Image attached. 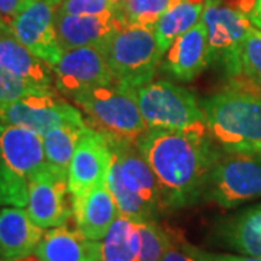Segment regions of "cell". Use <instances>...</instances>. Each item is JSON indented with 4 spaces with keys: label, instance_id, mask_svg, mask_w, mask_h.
Listing matches in <instances>:
<instances>
[{
    "label": "cell",
    "instance_id": "cell-3",
    "mask_svg": "<svg viewBox=\"0 0 261 261\" xmlns=\"http://www.w3.org/2000/svg\"><path fill=\"white\" fill-rule=\"evenodd\" d=\"M108 141L112 148V163L106 183L119 214L138 222L154 221L164 211L161 189L154 171L135 141L122 138H108Z\"/></svg>",
    "mask_w": 261,
    "mask_h": 261
},
{
    "label": "cell",
    "instance_id": "cell-15",
    "mask_svg": "<svg viewBox=\"0 0 261 261\" xmlns=\"http://www.w3.org/2000/svg\"><path fill=\"white\" fill-rule=\"evenodd\" d=\"M211 63L206 27L200 20L171 44L160 67L178 82H192Z\"/></svg>",
    "mask_w": 261,
    "mask_h": 261
},
{
    "label": "cell",
    "instance_id": "cell-19",
    "mask_svg": "<svg viewBox=\"0 0 261 261\" xmlns=\"http://www.w3.org/2000/svg\"><path fill=\"white\" fill-rule=\"evenodd\" d=\"M35 255L41 261H102V241L61 225L44 232Z\"/></svg>",
    "mask_w": 261,
    "mask_h": 261
},
{
    "label": "cell",
    "instance_id": "cell-23",
    "mask_svg": "<svg viewBox=\"0 0 261 261\" xmlns=\"http://www.w3.org/2000/svg\"><path fill=\"white\" fill-rule=\"evenodd\" d=\"M222 240L237 251L261 258V205L228 221L222 226Z\"/></svg>",
    "mask_w": 261,
    "mask_h": 261
},
{
    "label": "cell",
    "instance_id": "cell-12",
    "mask_svg": "<svg viewBox=\"0 0 261 261\" xmlns=\"http://www.w3.org/2000/svg\"><path fill=\"white\" fill-rule=\"evenodd\" d=\"M54 83L60 93L70 96L116 82L99 47H80L64 51L53 67Z\"/></svg>",
    "mask_w": 261,
    "mask_h": 261
},
{
    "label": "cell",
    "instance_id": "cell-24",
    "mask_svg": "<svg viewBox=\"0 0 261 261\" xmlns=\"http://www.w3.org/2000/svg\"><path fill=\"white\" fill-rule=\"evenodd\" d=\"M87 128H89L87 123L64 125V126L49 130L42 137L45 164L49 170H53L54 173L63 177H67L68 167L74 155L75 148Z\"/></svg>",
    "mask_w": 261,
    "mask_h": 261
},
{
    "label": "cell",
    "instance_id": "cell-16",
    "mask_svg": "<svg viewBox=\"0 0 261 261\" xmlns=\"http://www.w3.org/2000/svg\"><path fill=\"white\" fill-rule=\"evenodd\" d=\"M119 215L118 205L106 181L82 195L73 196L75 228L89 240L102 241Z\"/></svg>",
    "mask_w": 261,
    "mask_h": 261
},
{
    "label": "cell",
    "instance_id": "cell-11",
    "mask_svg": "<svg viewBox=\"0 0 261 261\" xmlns=\"http://www.w3.org/2000/svg\"><path fill=\"white\" fill-rule=\"evenodd\" d=\"M0 123L16 125L39 135L64 125H84L82 113L57 94L31 96L16 102L0 103Z\"/></svg>",
    "mask_w": 261,
    "mask_h": 261
},
{
    "label": "cell",
    "instance_id": "cell-5",
    "mask_svg": "<svg viewBox=\"0 0 261 261\" xmlns=\"http://www.w3.org/2000/svg\"><path fill=\"white\" fill-rule=\"evenodd\" d=\"M73 100L89 115L94 129L108 138L135 141L147 130L137 90L132 87L113 82L75 94Z\"/></svg>",
    "mask_w": 261,
    "mask_h": 261
},
{
    "label": "cell",
    "instance_id": "cell-34",
    "mask_svg": "<svg viewBox=\"0 0 261 261\" xmlns=\"http://www.w3.org/2000/svg\"><path fill=\"white\" fill-rule=\"evenodd\" d=\"M8 28H10V27L8 25V23H6V22H5V20H3V18L0 16V31H3V29H8Z\"/></svg>",
    "mask_w": 261,
    "mask_h": 261
},
{
    "label": "cell",
    "instance_id": "cell-33",
    "mask_svg": "<svg viewBox=\"0 0 261 261\" xmlns=\"http://www.w3.org/2000/svg\"><path fill=\"white\" fill-rule=\"evenodd\" d=\"M160 261H199L196 260L193 255H190L185 248H177L174 244L167 250V252L163 255V258Z\"/></svg>",
    "mask_w": 261,
    "mask_h": 261
},
{
    "label": "cell",
    "instance_id": "cell-4",
    "mask_svg": "<svg viewBox=\"0 0 261 261\" xmlns=\"http://www.w3.org/2000/svg\"><path fill=\"white\" fill-rule=\"evenodd\" d=\"M44 167L42 135L0 123V205L27 207L29 185Z\"/></svg>",
    "mask_w": 261,
    "mask_h": 261
},
{
    "label": "cell",
    "instance_id": "cell-1",
    "mask_svg": "<svg viewBox=\"0 0 261 261\" xmlns=\"http://www.w3.org/2000/svg\"><path fill=\"white\" fill-rule=\"evenodd\" d=\"M135 144L159 180L164 209L197 202L205 193L211 170L222 157L206 126L192 130L147 128Z\"/></svg>",
    "mask_w": 261,
    "mask_h": 261
},
{
    "label": "cell",
    "instance_id": "cell-26",
    "mask_svg": "<svg viewBox=\"0 0 261 261\" xmlns=\"http://www.w3.org/2000/svg\"><path fill=\"white\" fill-rule=\"evenodd\" d=\"M141 237L140 261H160L173 245V238L155 221L138 222Z\"/></svg>",
    "mask_w": 261,
    "mask_h": 261
},
{
    "label": "cell",
    "instance_id": "cell-21",
    "mask_svg": "<svg viewBox=\"0 0 261 261\" xmlns=\"http://www.w3.org/2000/svg\"><path fill=\"white\" fill-rule=\"evenodd\" d=\"M203 9L205 2L202 0H174L154 28L157 45L163 56L178 37L202 20Z\"/></svg>",
    "mask_w": 261,
    "mask_h": 261
},
{
    "label": "cell",
    "instance_id": "cell-8",
    "mask_svg": "<svg viewBox=\"0 0 261 261\" xmlns=\"http://www.w3.org/2000/svg\"><path fill=\"white\" fill-rule=\"evenodd\" d=\"M211 64H218L231 80L241 79V53L244 42L251 29V22L241 10L225 6L216 0H205L202 13Z\"/></svg>",
    "mask_w": 261,
    "mask_h": 261
},
{
    "label": "cell",
    "instance_id": "cell-25",
    "mask_svg": "<svg viewBox=\"0 0 261 261\" xmlns=\"http://www.w3.org/2000/svg\"><path fill=\"white\" fill-rule=\"evenodd\" d=\"M174 0H119L113 3V15L122 27H140L154 31L160 18Z\"/></svg>",
    "mask_w": 261,
    "mask_h": 261
},
{
    "label": "cell",
    "instance_id": "cell-37",
    "mask_svg": "<svg viewBox=\"0 0 261 261\" xmlns=\"http://www.w3.org/2000/svg\"><path fill=\"white\" fill-rule=\"evenodd\" d=\"M116 2H119V0H113V3H116Z\"/></svg>",
    "mask_w": 261,
    "mask_h": 261
},
{
    "label": "cell",
    "instance_id": "cell-2",
    "mask_svg": "<svg viewBox=\"0 0 261 261\" xmlns=\"http://www.w3.org/2000/svg\"><path fill=\"white\" fill-rule=\"evenodd\" d=\"M206 128L226 152L261 151V87L237 80L224 92L200 100Z\"/></svg>",
    "mask_w": 261,
    "mask_h": 261
},
{
    "label": "cell",
    "instance_id": "cell-39",
    "mask_svg": "<svg viewBox=\"0 0 261 261\" xmlns=\"http://www.w3.org/2000/svg\"><path fill=\"white\" fill-rule=\"evenodd\" d=\"M260 155H261V151H260Z\"/></svg>",
    "mask_w": 261,
    "mask_h": 261
},
{
    "label": "cell",
    "instance_id": "cell-22",
    "mask_svg": "<svg viewBox=\"0 0 261 261\" xmlns=\"http://www.w3.org/2000/svg\"><path fill=\"white\" fill-rule=\"evenodd\" d=\"M138 221L119 215L102 240V261H140Z\"/></svg>",
    "mask_w": 261,
    "mask_h": 261
},
{
    "label": "cell",
    "instance_id": "cell-20",
    "mask_svg": "<svg viewBox=\"0 0 261 261\" xmlns=\"http://www.w3.org/2000/svg\"><path fill=\"white\" fill-rule=\"evenodd\" d=\"M0 68L45 90H54L53 68L22 45L10 28L0 31Z\"/></svg>",
    "mask_w": 261,
    "mask_h": 261
},
{
    "label": "cell",
    "instance_id": "cell-36",
    "mask_svg": "<svg viewBox=\"0 0 261 261\" xmlns=\"http://www.w3.org/2000/svg\"><path fill=\"white\" fill-rule=\"evenodd\" d=\"M49 2H53V3L56 5L57 8H58V5H60V2H61V0H49Z\"/></svg>",
    "mask_w": 261,
    "mask_h": 261
},
{
    "label": "cell",
    "instance_id": "cell-14",
    "mask_svg": "<svg viewBox=\"0 0 261 261\" xmlns=\"http://www.w3.org/2000/svg\"><path fill=\"white\" fill-rule=\"evenodd\" d=\"M112 148L108 138L94 128H87L71 159L67 183L70 193L79 196L108 180Z\"/></svg>",
    "mask_w": 261,
    "mask_h": 261
},
{
    "label": "cell",
    "instance_id": "cell-28",
    "mask_svg": "<svg viewBox=\"0 0 261 261\" xmlns=\"http://www.w3.org/2000/svg\"><path fill=\"white\" fill-rule=\"evenodd\" d=\"M54 93H56L54 90H45L37 87L0 68V103L16 102L31 96H45V94Z\"/></svg>",
    "mask_w": 261,
    "mask_h": 261
},
{
    "label": "cell",
    "instance_id": "cell-6",
    "mask_svg": "<svg viewBox=\"0 0 261 261\" xmlns=\"http://www.w3.org/2000/svg\"><path fill=\"white\" fill-rule=\"evenodd\" d=\"M99 48L113 79L135 90L152 82L163 60L154 31L140 27H121Z\"/></svg>",
    "mask_w": 261,
    "mask_h": 261
},
{
    "label": "cell",
    "instance_id": "cell-9",
    "mask_svg": "<svg viewBox=\"0 0 261 261\" xmlns=\"http://www.w3.org/2000/svg\"><path fill=\"white\" fill-rule=\"evenodd\" d=\"M203 196L222 207L261 197V159L248 152L222 155L209 173Z\"/></svg>",
    "mask_w": 261,
    "mask_h": 261
},
{
    "label": "cell",
    "instance_id": "cell-17",
    "mask_svg": "<svg viewBox=\"0 0 261 261\" xmlns=\"http://www.w3.org/2000/svg\"><path fill=\"white\" fill-rule=\"evenodd\" d=\"M121 22L111 13L105 15H61L56 12L58 44L64 51L80 47H100Z\"/></svg>",
    "mask_w": 261,
    "mask_h": 261
},
{
    "label": "cell",
    "instance_id": "cell-18",
    "mask_svg": "<svg viewBox=\"0 0 261 261\" xmlns=\"http://www.w3.org/2000/svg\"><path fill=\"white\" fill-rule=\"evenodd\" d=\"M44 229L32 222L27 209L8 206L0 211V258L18 261L34 255Z\"/></svg>",
    "mask_w": 261,
    "mask_h": 261
},
{
    "label": "cell",
    "instance_id": "cell-31",
    "mask_svg": "<svg viewBox=\"0 0 261 261\" xmlns=\"http://www.w3.org/2000/svg\"><path fill=\"white\" fill-rule=\"evenodd\" d=\"M240 10L254 25V28L261 31V0H241Z\"/></svg>",
    "mask_w": 261,
    "mask_h": 261
},
{
    "label": "cell",
    "instance_id": "cell-32",
    "mask_svg": "<svg viewBox=\"0 0 261 261\" xmlns=\"http://www.w3.org/2000/svg\"><path fill=\"white\" fill-rule=\"evenodd\" d=\"M25 0H0V16L10 27Z\"/></svg>",
    "mask_w": 261,
    "mask_h": 261
},
{
    "label": "cell",
    "instance_id": "cell-38",
    "mask_svg": "<svg viewBox=\"0 0 261 261\" xmlns=\"http://www.w3.org/2000/svg\"><path fill=\"white\" fill-rule=\"evenodd\" d=\"M0 261H6V260H3V258H0Z\"/></svg>",
    "mask_w": 261,
    "mask_h": 261
},
{
    "label": "cell",
    "instance_id": "cell-29",
    "mask_svg": "<svg viewBox=\"0 0 261 261\" xmlns=\"http://www.w3.org/2000/svg\"><path fill=\"white\" fill-rule=\"evenodd\" d=\"M113 12V0H61L57 13L61 15H105Z\"/></svg>",
    "mask_w": 261,
    "mask_h": 261
},
{
    "label": "cell",
    "instance_id": "cell-7",
    "mask_svg": "<svg viewBox=\"0 0 261 261\" xmlns=\"http://www.w3.org/2000/svg\"><path fill=\"white\" fill-rule=\"evenodd\" d=\"M148 129L192 130L205 128V116L195 94L168 80L149 82L137 90Z\"/></svg>",
    "mask_w": 261,
    "mask_h": 261
},
{
    "label": "cell",
    "instance_id": "cell-30",
    "mask_svg": "<svg viewBox=\"0 0 261 261\" xmlns=\"http://www.w3.org/2000/svg\"><path fill=\"white\" fill-rule=\"evenodd\" d=\"M183 248L190 255H193L199 261H261L260 257H240V255H229V254H214V252L203 251L196 247L185 244Z\"/></svg>",
    "mask_w": 261,
    "mask_h": 261
},
{
    "label": "cell",
    "instance_id": "cell-13",
    "mask_svg": "<svg viewBox=\"0 0 261 261\" xmlns=\"http://www.w3.org/2000/svg\"><path fill=\"white\" fill-rule=\"evenodd\" d=\"M27 212L42 229L67 224L73 216V195L67 177L54 173L45 164L29 185Z\"/></svg>",
    "mask_w": 261,
    "mask_h": 261
},
{
    "label": "cell",
    "instance_id": "cell-27",
    "mask_svg": "<svg viewBox=\"0 0 261 261\" xmlns=\"http://www.w3.org/2000/svg\"><path fill=\"white\" fill-rule=\"evenodd\" d=\"M261 87V31L250 29L241 53V79Z\"/></svg>",
    "mask_w": 261,
    "mask_h": 261
},
{
    "label": "cell",
    "instance_id": "cell-35",
    "mask_svg": "<svg viewBox=\"0 0 261 261\" xmlns=\"http://www.w3.org/2000/svg\"><path fill=\"white\" fill-rule=\"evenodd\" d=\"M18 261H41L38 258L37 255H29L27 258H22V260H18Z\"/></svg>",
    "mask_w": 261,
    "mask_h": 261
},
{
    "label": "cell",
    "instance_id": "cell-10",
    "mask_svg": "<svg viewBox=\"0 0 261 261\" xmlns=\"http://www.w3.org/2000/svg\"><path fill=\"white\" fill-rule=\"evenodd\" d=\"M56 12L57 6L49 0H25L10 23L19 42L51 68L63 56L57 38Z\"/></svg>",
    "mask_w": 261,
    "mask_h": 261
}]
</instances>
